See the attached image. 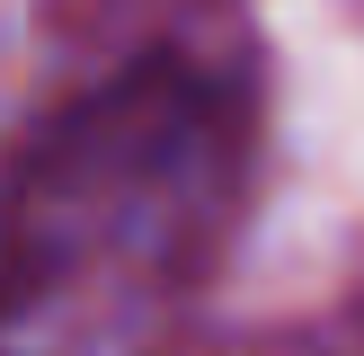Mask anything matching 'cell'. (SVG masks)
Wrapping results in <instances>:
<instances>
[{"mask_svg":"<svg viewBox=\"0 0 364 356\" xmlns=\"http://www.w3.org/2000/svg\"><path fill=\"white\" fill-rule=\"evenodd\" d=\"M240 107L187 53L116 71L0 178V356H116L213 267Z\"/></svg>","mask_w":364,"mask_h":356,"instance_id":"1","label":"cell"}]
</instances>
